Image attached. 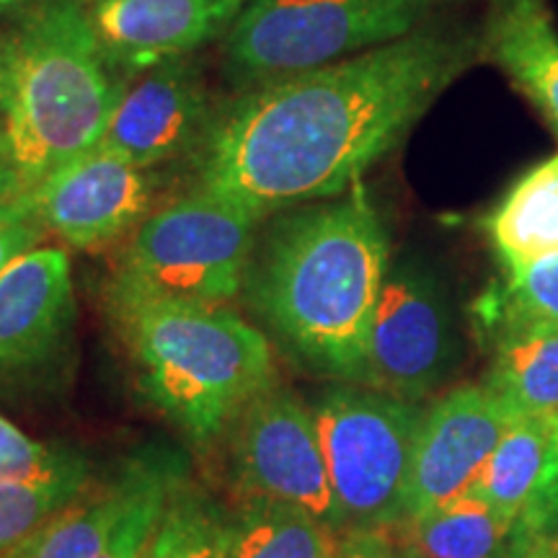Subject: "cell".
I'll return each mask as SVG.
<instances>
[{
	"instance_id": "1",
	"label": "cell",
	"mask_w": 558,
	"mask_h": 558,
	"mask_svg": "<svg viewBox=\"0 0 558 558\" xmlns=\"http://www.w3.org/2000/svg\"><path fill=\"white\" fill-rule=\"evenodd\" d=\"M484 54V34L422 26L352 58L239 90L194 153L197 186L256 220L354 190L442 90Z\"/></svg>"
},
{
	"instance_id": "2",
	"label": "cell",
	"mask_w": 558,
	"mask_h": 558,
	"mask_svg": "<svg viewBox=\"0 0 558 558\" xmlns=\"http://www.w3.org/2000/svg\"><path fill=\"white\" fill-rule=\"evenodd\" d=\"M388 239L362 186L271 222L243 275L251 311L292 360L362 383Z\"/></svg>"
},
{
	"instance_id": "3",
	"label": "cell",
	"mask_w": 558,
	"mask_h": 558,
	"mask_svg": "<svg viewBox=\"0 0 558 558\" xmlns=\"http://www.w3.org/2000/svg\"><path fill=\"white\" fill-rule=\"evenodd\" d=\"M124 88L83 0L26 5L11 29V78L0 109L24 192L104 143Z\"/></svg>"
},
{
	"instance_id": "4",
	"label": "cell",
	"mask_w": 558,
	"mask_h": 558,
	"mask_svg": "<svg viewBox=\"0 0 558 558\" xmlns=\"http://www.w3.org/2000/svg\"><path fill=\"white\" fill-rule=\"evenodd\" d=\"M140 388L194 442H209L275 386L267 333L220 305L111 298Z\"/></svg>"
},
{
	"instance_id": "5",
	"label": "cell",
	"mask_w": 558,
	"mask_h": 558,
	"mask_svg": "<svg viewBox=\"0 0 558 558\" xmlns=\"http://www.w3.org/2000/svg\"><path fill=\"white\" fill-rule=\"evenodd\" d=\"M452 0H246L222 45L235 88L331 65L427 26Z\"/></svg>"
},
{
	"instance_id": "6",
	"label": "cell",
	"mask_w": 558,
	"mask_h": 558,
	"mask_svg": "<svg viewBox=\"0 0 558 558\" xmlns=\"http://www.w3.org/2000/svg\"><path fill=\"white\" fill-rule=\"evenodd\" d=\"M259 220L192 190L140 222L124 251L111 298L222 305L243 288Z\"/></svg>"
},
{
	"instance_id": "7",
	"label": "cell",
	"mask_w": 558,
	"mask_h": 558,
	"mask_svg": "<svg viewBox=\"0 0 558 558\" xmlns=\"http://www.w3.org/2000/svg\"><path fill=\"white\" fill-rule=\"evenodd\" d=\"M313 418L341 530L383 533L403 522L422 411L373 388H333Z\"/></svg>"
},
{
	"instance_id": "8",
	"label": "cell",
	"mask_w": 558,
	"mask_h": 558,
	"mask_svg": "<svg viewBox=\"0 0 558 558\" xmlns=\"http://www.w3.org/2000/svg\"><path fill=\"white\" fill-rule=\"evenodd\" d=\"M181 484L177 452H140L117 481L75 497L3 558H143Z\"/></svg>"
},
{
	"instance_id": "9",
	"label": "cell",
	"mask_w": 558,
	"mask_h": 558,
	"mask_svg": "<svg viewBox=\"0 0 558 558\" xmlns=\"http://www.w3.org/2000/svg\"><path fill=\"white\" fill-rule=\"evenodd\" d=\"M458 329L445 288L429 269L401 262L388 269L369 326L362 386L411 401L450 375Z\"/></svg>"
},
{
	"instance_id": "10",
	"label": "cell",
	"mask_w": 558,
	"mask_h": 558,
	"mask_svg": "<svg viewBox=\"0 0 558 558\" xmlns=\"http://www.w3.org/2000/svg\"><path fill=\"white\" fill-rule=\"evenodd\" d=\"M233 476L248 499L292 505L339 533L341 518L313 411L290 390L256 396L230 424Z\"/></svg>"
},
{
	"instance_id": "11",
	"label": "cell",
	"mask_w": 558,
	"mask_h": 558,
	"mask_svg": "<svg viewBox=\"0 0 558 558\" xmlns=\"http://www.w3.org/2000/svg\"><path fill=\"white\" fill-rule=\"evenodd\" d=\"M518 418L488 383L460 386L439 399L418 427L403 520L463 497Z\"/></svg>"
},
{
	"instance_id": "12",
	"label": "cell",
	"mask_w": 558,
	"mask_h": 558,
	"mask_svg": "<svg viewBox=\"0 0 558 558\" xmlns=\"http://www.w3.org/2000/svg\"><path fill=\"white\" fill-rule=\"evenodd\" d=\"M153 190L150 171L137 169L101 143L21 197L41 228L68 246L96 248L148 218Z\"/></svg>"
},
{
	"instance_id": "13",
	"label": "cell",
	"mask_w": 558,
	"mask_h": 558,
	"mask_svg": "<svg viewBox=\"0 0 558 558\" xmlns=\"http://www.w3.org/2000/svg\"><path fill=\"white\" fill-rule=\"evenodd\" d=\"M215 111L199 62L192 54L169 60L124 88L104 145L137 169L153 171L169 160L194 156Z\"/></svg>"
},
{
	"instance_id": "14",
	"label": "cell",
	"mask_w": 558,
	"mask_h": 558,
	"mask_svg": "<svg viewBox=\"0 0 558 558\" xmlns=\"http://www.w3.org/2000/svg\"><path fill=\"white\" fill-rule=\"evenodd\" d=\"M241 0H90L96 39L122 81L226 37Z\"/></svg>"
},
{
	"instance_id": "15",
	"label": "cell",
	"mask_w": 558,
	"mask_h": 558,
	"mask_svg": "<svg viewBox=\"0 0 558 558\" xmlns=\"http://www.w3.org/2000/svg\"><path fill=\"white\" fill-rule=\"evenodd\" d=\"M75 320L70 259L34 248L0 271V380L45 365Z\"/></svg>"
},
{
	"instance_id": "16",
	"label": "cell",
	"mask_w": 558,
	"mask_h": 558,
	"mask_svg": "<svg viewBox=\"0 0 558 558\" xmlns=\"http://www.w3.org/2000/svg\"><path fill=\"white\" fill-rule=\"evenodd\" d=\"M484 52L558 130V32L546 0H492Z\"/></svg>"
},
{
	"instance_id": "17",
	"label": "cell",
	"mask_w": 558,
	"mask_h": 558,
	"mask_svg": "<svg viewBox=\"0 0 558 558\" xmlns=\"http://www.w3.org/2000/svg\"><path fill=\"white\" fill-rule=\"evenodd\" d=\"M497 360L488 386L525 418H558V329L499 313Z\"/></svg>"
},
{
	"instance_id": "18",
	"label": "cell",
	"mask_w": 558,
	"mask_h": 558,
	"mask_svg": "<svg viewBox=\"0 0 558 558\" xmlns=\"http://www.w3.org/2000/svg\"><path fill=\"white\" fill-rule=\"evenodd\" d=\"M486 228L507 275L558 254V156L514 181Z\"/></svg>"
},
{
	"instance_id": "19",
	"label": "cell",
	"mask_w": 558,
	"mask_h": 558,
	"mask_svg": "<svg viewBox=\"0 0 558 558\" xmlns=\"http://www.w3.org/2000/svg\"><path fill=\"white\" fill-rule=\"evenodd\" d=\"M403 522H409L411 548L422 558H509V543L525 535L520 525H507L473 494Z\"/></svg>"
},
{
	"instance_id": "20",
	"label": "cell",
	"mask_w": 558,
	"mask_h": 558,
	"mask_svg": "<svg viewBox=\"0 0 558 558\" xmlns=\"http://www.w3.org/2000/svg\"><path fill=\"white\" fill-rule=\"evenodd\" d=\"M550 422L520 416L509 427L499 448L486 460L476 484L465 494L484 501L507 525H520L522 514L541 484L548 452Z\"/></svg>"
},
{
	"instance_id": "21",
	"label": "cell",
	"mask_w": 558,
	"mask_h": 558,
	"mask_svg": "<svg viewBox=\"0 0 558 558\" xmlns=\"http://www.w3.org/2000/svg\"><path fill=\"white\" fill-rule=\"evenodd\" d=\"M337 530L271 499H248L233 520L230 558H337Z\"/></svg>"
},
{
	"instance_id": "22",
	"label": "cell",
	"mask_w": 558,
	"mask_h": 558,
	"mask_svg": "<svg viewBox=\"0 0 558 558\" xmlns=\"http://www.w3.org/2000/svg\"><path fill=\"white\" fill-rule=\"evenodd\" d=\"M233 520L207 494L181 484L143 558H230Z\"/></svg>"
},
{
	"instance_id": "23",
	"label": "cell",
	"mask_w": 558,
	"mask_h": 558,
	"mask_svg": "<svg viewBox=\"0 0 558 558\" xmlns=\"http://www.w3.org/2000/svg\"><path fill=\"white\" fill-rule=\"evenodd\" d=\"M86 460L78 452L37 442L0 416V484H81Z\"/></svg>"
},
{
	"instance_id": "24",
	"label": "cell",
	"mask_w": 558,
	"mask_h": 558,
	"mask_svg": "<svg viewBox=\"0 0 558 558\" xmlns=\"http://www.w3.org/2000/svg\"><path fill=\"white\" fill-rule=\"evenodd\" d=\"M81 484H0V558L81 497Z\"/></svg>"
},
{
	"instance_id": "25",
	"label": "cell",
	"mask_w": 558,
	"mask_h": 558,
	"mask_svg": "<svg viewBox=\"0 0 558 558\" xmlns=\"http://www.w3.org/2000/svg\"><path fill=\"white\" fill-rule=\"evenodd\" d=\"M497 311L558 329V254L509 271Z\"/></svg>"
},
{
	"instance_id": "26",
	"label": "cell",
	"mask_w": 558,
	"mask_h": 558,
	"mask_svg": "<svg viewBox=\"0 0 558 558\" xmlns=\"http://www.w3.org/2000/svg\"><path fill=\"white\" fill-rule=\"evenodd\" d=\"M520 527L525 535L546 533V530L558 527V418L550 424L548 452L546 463H543L541 484L535 488L525 514H522Z\"/></svg>"
},
{
	"instance_id": "27",
	"label": "cell",
	"mask_w": 558,
	"mask_h": 558,
	"mask_svg": "<svg viewBox=\"0 0 558 558\" xmlns=\"http://www.w3.org/2000/svg\"><path fill=\"white\" fill-rule=\"evenodd\" d=\"M45 233L47 230L26 207L24 197L0 202V271L16 262L19 256L37 248Z\"/></svg>"
},
{
	"instance_id": "28",
	"label": "cell",
	"mask_w": 558,
	"mask_h": 558,
	"mask_svg": "<svg viewBox=\"0 0 558 558\" xmlns=\"http://www.w3.org/2000/svg\"><path fill=\"white\" fill-rule=\"evenodd\" d=\"M337 558H399L393 546L375 530H354L339 538Z\"/></svg>"
},
{
	"instance_id": "29",
	"label": "cell",
	"mask_w": 558,
	"mask_h": 558,
	"mask_svg": "<svg viewBox=\"0 0 558 558\" xmlns=\"http://www.w3.org/2000/svg\"><path fill=\"white\" fill-rule=\"evenodd\" d=\"M24 194V186H21L19 173L13 169V160L9 153V145H5L3 128H0V202L19 199Z\"/></svg>"
},
{
	"instance_id": "30",
	"label": "cell",
	"mask_w": 558,
	"mask_h": 558,
	"mask_svg": "<svg viewBox=\"0 0 558 558\" xmlns=\"http://www.w3.org/2000/svg\"><path fill=\"white\" fill-rule=\"evenodd\" d=\"M11 78V32L0 29V109H3L5 94H9Z\"/></svg>"
},
{
	"instance_id": "31",
	"label": "cell",
	"mask_w": 558,
	"mask_h": 558,
	"mask_svg": "<svg viewBox=\"0 0 558 558\" xmlns=\"http://www.w3.org/2000/svg\"><path fill=\"white\" fill-rule=\"evenodd\" d=\"M522 558H558V548L541 546V548H533L530 554H525Z\"/></svg>"
},
{
	"instance_id": "32",
	"label": "cell",
	"mask_w": 558,
	"mask_h": 558,
	"mask_svg": "<svg viewBox=\"0 0 558 558\" xmlns=\"http://www.w3.org/2000/svg\"><path fill=\"white\" fill-rule=\"evenodd\" d=\"M26 3V0H0V11H9V9H16V5Z\"/></svg>"
},
{
	"instance_id": "33",
	"label": "cell",
	"mask_w": 558,
	"mask_h": 558,
	"mask_svg": "<svg viewBox=\"0 0 558 558\" xmlns=\"http://www.w3.org/2000/svg\"><path fill=\"white\" fill-rule=\"evenodd\" d=\"M83 3H90V0H83ZM241 3H246V0H241Z\"/></svg>"
},
{
	"instance_id": "34",
	"label": "cell",
	"mask_w": 558,
	"mask_h": 558,
	"mask_svg": "<svg viewBox=\"0 0 558 558\" xmlns=\"http://www.w3.org/2000/svg\"><path fill=\"white\" fill-rule=\"evenodd\" d=\"M556 132H558V130H556Z\"/></svg>"
}]
</instances>
